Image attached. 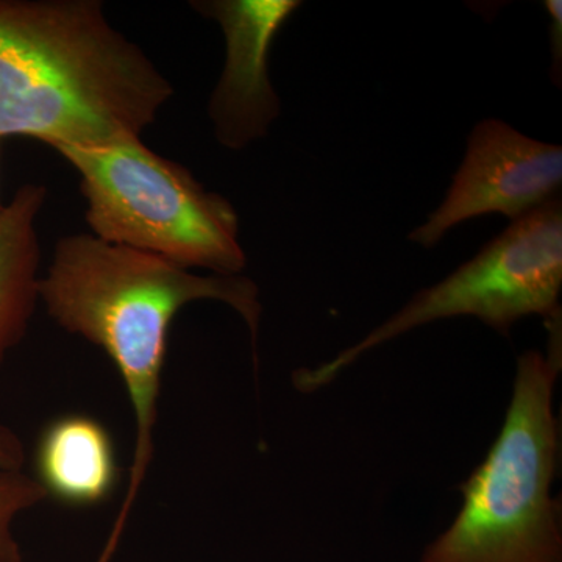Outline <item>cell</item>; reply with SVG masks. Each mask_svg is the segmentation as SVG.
<instances>
[{
    "instance_id": "obj_2",
    "label": "cell",
    "mask_w": 562,
    "mask_h": 562,
    "mask_svg": "<svg viewBox=\"0 0 562 562\" xmlns=\"http://www.w3.org/2000/svg\"><path fill=\"white\" fill-rule=\"evenodd\" d=\"M40 301L52 319L109 355L135 417V452L127 494L105 552L116 553L155 449L161 375L173 317L188 303H227L257 344L260 290L243 276H201L157 257L99 239L91 233L61 238L40 280Z\"/></svg>"
},
{
    "instance_id": "obj_13",
    "label": "cell",
    "mask_w": 562,
    "mask_h": 562,
    "mask_svg": "<svg viewBox=\"0 0 562 562\" xmlns=\"http://www.w3.org/2000/svg\"><path fill=\"white\" fill-rule=\"evenodd\" d=\"M3 205H0V213H2Z\"/></svg>"
},
{
    "instance_id": "obj_3",
    "label": "cell",
    "mask_w": 562,
    "mask_h": 562,
    "mask_svg": "<svg viewBox=\"0 0 562 562\" xmlns=\"http://www.w3.org/2000/svg\"><path fill=\"white\" fill-rule=\"evenodd\" d=\"M550 350L517 360L512 403L497 441L461 484V512L422 562H562L561 503L550 494L560 432L553 391L561 371V319Z\"/></svg>"
},
{
    "instance_id": "obj_5",
    "label": "cell",
    "mask_w": 562,
    "mask_h": 562,
    "mask_svg": "<svg viewBox=\"0 0 562 562\" xmlns=\"http://www.w3.org/2000/svg\"><path fill=\"white\" fill-rule=\"evenodd\" d=\"M561 288L562 205L554 198L513 221L471 261L417 292L360 342L316 369L295 372V386L303 392L319 390L362 355L431 322L473 316L508 336L514 322L531 314L557 319L561 317Z\"/></svg>"
},
{
    "instance_id": "obj_12",
    "label": "cell",
    "mask_w": 562,
    "mask_h": 562,
    "mask_svg": "<svg viewBox=\"0 0 562 562\" xmlns=\"http://www.w3.org/2000/svg\"><path fill=\"white\" fill-rule=\"evenodd\" d=\"M24 462L25 450L20 436L5 425H0V469L21 471Z\"/></svg>"
},
{
    "instance_id": "obj_6",
    "label": "cell",
    "mask_w": 562,
    "mask_h": 562,
    "mask_svg": "<svg viewBox=\"0 0 562 562\" xmlns=\"http://www.w3.org/2000/svg\"><path fill=\"white\" fill-rule=\"evenodd\" d=\"M561 184V146L528 138L503 121L479 122L446 199L408 239L432 249L453 227L484 214L517 221L557 198Z\"/></svg>"
},
{
    "instance_id": "obj_9",
    "label": "cell",
    "mask_w": 562,
    "mask_h": 562,
    "mask_svg": "<svg viewBox=\"0 0 562 562\" xmlns=\"http://www.w3.org/2000/svg\"><path fill=\"white\" fill-rule=\"evenodd\" d=\"M44 201L46 188L25 183L0 213V368L27 333L40 301L36 217Z\"/></svg>"
},
{
    "instance_id": "obj_8",
    "label": "cell",
    "mask_w": 562,
    "mask_h": 562,
    "mask_svg": "<svg viewBox=\"0 0 562 562\" xmlns=\"http://www.w3.org/2000/svg\"><path fill=\"white\" fill-rule=\"evenodd\" d=\"M36 480L47 497L70 506L98 505L120 483V465L110 432L87 416H65L41 432Z\"/></svg>"
},
{
    "instance_id": "obj_1",
    "label": "cell",
    "mask_w": 562,
    "mask_h": 562,
    "mask_svg": "<svg viewBox=\"0 0 562 562\" xmlns=\"http://www.w3.org/2000/svg\"><path fill=\"white\" fill-rule=\"evenodd\" d=\"M172 95L98 0H0V138L55 150L140 138Z\"/></svg>"
},
{
    "instance_id": "obj_11",
    "label": "cell",
    "mask_w": 562,
    "mask_h": 562,
    "mask_svg": "<svg viewBox=\"0 0 562 562\" xmlns=\"http://www.w3.org/2000/svg\"><path fill=\"white\" fill-rule=\"evenodd\" d=\"M547 13L552 18L550 22V40H552V79L561 87L562 74V2L561 0H547L543 2Z\"/></svg>"
},
{
    "instance_id": "obj_7",
    "label": "cell",
    "mask_w": 562,
    "mask_h": 562,
    "mask_svg": "<svg viewBox=\"0 0 562 562\" xmlns=\"http://www.w3.org/2000/svg\"><path fill=\"white\" fill-rule=\"evenodd\" d=\"M191 9L216 21L225 38V65L211 94L209 116L221 146L241 150L265 138L280 116L269 77V55L301 0H194Z\"/></svg>"
},
{
    "instance_id": "obj_4",
    "label": "cell",
    "mask_w": 562,
    "mask_h": 562,
    "mask_svg": "<svg viewBox=\"0 0 562 562\" xmlns=\"http://www.w3.org/2000/svg\"><path fill=\"white\" fill-rule=\"evenodd\" d=\"M57 151L80 177L91 235L187 269L241 276L238 213L184 166L140 138Z\"/></svg>"
},
{
    "instance_id": "obj_10",
    "label": "cell",
    "mask_w": 562,
    "mask_h": 562,
    "mask_svg": "<svg viewBox=\"0 0 562 562\" xmlns=\"http://www.w3.org/2000/svg\"><path fill=\"white\" fill-rule=\"evenodd\" d=\"M46 498V491L38 480L22 469H0V562H22L20 542L13 532L14 520Z\"/></svg>"
}]
</instances>
